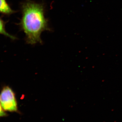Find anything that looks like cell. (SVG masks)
<instances>
[{
    "label": "cell",
    "mask_w": 122,
    "mask_h": 122,
    "mask_svg": "<svg viewBox=\"0 0 122 122\" xmlns=\"http://www.w3.org/2000/svg\"><path fill=\"white\" fill-rule=\"evenodd\" d=\"M5 24V22L0 18V34H3L13 40L16 39V38L15 37L10 35L6 31Z\"/></svg>",
    "instance_id": "277c9868"
},
{
    "label": "cell",
    "mask_w": 122,
    "mask_h": 122,
    "mask_svg": "<svg viewBox=\"0 0 122 122\" xmlns=\"http://www.w3.org/2000/svg\"><path fill=\"white\" fill-rule=\"evenodd\" d=\"M7 114L5 112L4 110L2 108L0 103V117L6 116Z\"/></svg>",
    "instance_id": "5b68a950"
},
{
    "label": "cell",
    "mask_w": 122,
    "mask_h": 122,
    "mask_svg": "<svg viewBox=\"0 0 122 122\" xmlns=\"http://www.w3.org/2000/svg\"><path fill=\"white\" fill-rule=\"evenodd\" d=\"M15 12L12 9L6 0H0V13L5 15H10Z\"/></svg>",
    "instance_id": "3957f363"
},
{
    "label": "cell",
    "mask_w": 122,
    "mask_h": 122,
    "mask_svg": "<svg viewBox=\"0 0 122 122\" xmlns=\"http://www.w3.org/2000/svg\"><path fill=\"white\" fill-rule=\"evenodd\" d=\"M21 7L22 17L19 25L25 34L26 42L32 45L42 44V33L51 30L45 17L44 5L25 0Z\"/></svg>",
    "instance_id": "6da1fadb"
},
{
    "label": "cell",
    "mask_w": 122,
    "mask_h": 122,
    "mask_svg": "<svg viewBox=\"0 0 122 122\" xmlns=\"http://www.w3.org/2000/svg\"><path fill=\"white\" fill-rule=\"evenodd\" d=\"M0 103L4 111L14 112L18 110L15 94L8 86H5L0 93Z\"/></svg>",
    "instance_id": "7a4b0ae2"
}]
</instances>
